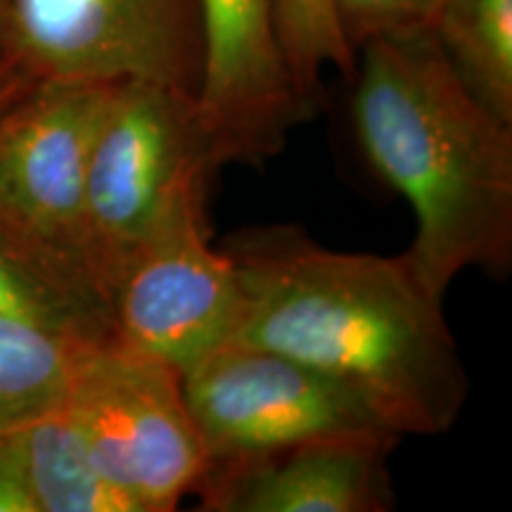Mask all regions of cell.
Listing matches in <instances>:
<instances>
[{"label":"cell","mask_w":512,"mask_h":512,"mask_svg":"<svg viewBox=\"0 0 512 512\" xmlns=\"http://www.w3.org/2000/svg\"><path fill=\"white\" fill-rule=\"evenodd\" d=\"M242 287L233 342L316 368L366 399L392 430L444 434L467 399V375L434 297L406 256L339 252L292 223L223 242Z\"/></svg>","instance_id":"obj_1"},{"label":"cell","mask_w":512,"mask_h":512,"mask_svg":"<svg viewBox=\"0 0 512 512\" xmlns=\"http://www.w3.org/2000/svg\"><path fill=\"white\" fill-rule=\"evenodd\" d=\"M356 53V136L411 204L418 230L403 256L420 283L444 299L467 268L508 273L512 124L467 91L432 31L370 38Z\"/></svg>","instance_id":"obj_2"},{"label":"cell","mask_w":512,"mask_h":512,"mask_svg":"<svg viewBox=\"0 0 512 512\" xmlns=\"http://www.w3.org/2000/svg\"><path fill=\"white\" fill-rule=\"evenodd\" d=\"M221 166L195 93L150 81L114 83L88 162L81 233L83 268L102 304L110 275L176 209L207 200Z\"/></svg>","instance_id":"obj_3"},{"label":"cell","mask_w":512,"mask_h":512,"mask_svg":"<svg viewBox=\"0 0 512 512\" xmlns=\"http://www.w3.org/2000/svg\"><path fill=\"white\" fill-rule=\"evenodd\" d=\"M64 406L79 422L102 475L133 512H169L211 460L183 394L181 373L114 342L76 356Z\"/></svg>","instance_id":"obj_4"},{"label":"cell","mask_w":512,"mask_h":512,"mask_svg":"<svg viewBox=\"0 0 512 512\" xmlns=\"http://www.w3.org/2000/svg\"><path fill=\"white\" fill-rule=\"evenodd\" d=\"M181 380L211 463L328 439L399 441L347 384L261 347L223 344Z\"/></svg>","instance_id":"obj_5"},{"label":"cell","mask_w":512,"mask_h":512,"mask_svg":"<svg viewBox=\"0 0 512 512\" xmlns=\"http://www.w3.org/2000/svg\"><path fill=\"white\" fill-rule=\"evenodd\" d=\"M0 55L34 81H150L195 93L197 0H0Z\"/></svg>","instance_id":"obj_6"},{"label":"cell","mask_w":512,"mask_h":512,"mask_svg":"<svg viewBox=\"0 0 512 512\" xmlns=\"http://www.w3.org/2000/svg\"><path fill=\"white\" fill-rule=\"evenodd\" d=\"M242 304L233 261L209 242L207 200H195L164 219L110 275L107 342L183 375L233 342Z\"/></svg>","instance_id":"obj_7"},{"label":"cell","mask_w":512,"mask_h":512,"mask_svg":"<svg viewBox=\"0 0 512 512\" xmlns=\"http://www.w3.org/2000/svg\"><path fill=\"white\" fill-rule=\"evenodd\" d=\"M112 88L114 83L36 81L0 117V226L88 283L81 259L83 200Z\"/></svg>","instance_id":"obj_8"},{"label":"cell","mask_w":512,"mask_h":512,"mask_svg":"<svg viewBox=\"0 0 512 512\" xmlns=\"http://www.w3.org/2000/svg\"><path fill=\"white\" fill-rule=\"evenodd\" d=\"M197 12V107L223 162H266L313 110L287 67L273 0H197Z\"/></svg>","instance_id":"obj_9"},{"label":"cell","mask_w":512,"mask_h":512,"mask_svg":"<svg viewBox=\"0 0 512 512\" xmlns=\"http://www.w3.org/2000/svg\"><path fill=\"white\" fill-rule=\"evenodd\" d=\"M394 446L328 439L211 463L195 494L219 512H382L392 508L384 458Z\"/></svg>","instance_id":"obj_10"},{"label":"cell","mask_w":512,"mask_h":512,"mask_svg":"<svg viewBox=\"0 0 512 512\" xmlns=\"http://www.w3.org/2000/svg\"><path fill=\"white\" fill-rule=\"evenodd\" d=\"M0 318L38 325L81 342H107L100 294L74 268L0 226Z\"/></svg>","instance_id":"obj_11"},{"label":"cell","mask_w":512,"mask_h":512,"mask_svg":"<svg viewBox=\"0 0 512 512\" xmlns=\"http://www.w3.org/2000/svg\"><path fill=\"white\" fill-rule=\"evenodd\" d=\"M15 441L38 512H133L102 475L64 401L17 427Z\"/></svg>","instance_id":"obj_12"},{"label":"cell","mask_w":512,"mask_h":512,"mask_svg":"<svg viewBox=\"0 0 512 512\" xmlns=\"http://www.w3.org/2000/svg\"><path fill=\"white\" fill-rule=\"evenodd\" d=\"M432 34L467 91L512 124V0H439Z\"/></svg>","instance_id":"obj_13"},{"label":"cell","mask_w":512,"mask_h":512,"mask_svg":"<svg viewBox=\"0 0 512 512\" xmlns=\"http://www.w3.org/2000/svg\"><path fill=\"white\" fill-rule=\"evenodd\" d=\"M86 344L91 342L0 318V434L60 406Z\"/></svg>","instance_id":"obj_14"},{"label":"cell","mask_w":512,"mask_h":512,"mask_svg":"<svg viewBox=\"0 0 512 512\" xmlns=\"http://www.w3.org/2000/svg\"><path fill=\"white\" fill-rule=\"evenodd\" d=\"M280 46L294 86L313 107L325 67L354 74L356 50L339 29L332 0H273Z\"/></svg>","instance_id":"obj_15"},{"label":"cell","mask_w":512,"mask_h":512,"mask_svg":"<svg viewBox=\"0 0 512 512\" xmlns=\"http://www.w3.org/2000/svg\"><path fill=\"white\" fill-rule=\"evenodd\" d=\"M339 29L351 48L370 38L432 31L439 0H332Z\"/></svg>","instance_id":"obj_16"},{"label":"cell","mask_w":512,"mask_h":512,"mask_svg":"<svg viewBox=\"0 0 512 512\" xmlns=\"http://www.w3.org/2000/svg\"><path fill=\"white\" fill-rule=\"evenodd\" d=\"M0 512H38L19 458L15 430L0 434Z\"/></svg>","instance_id":"obj_17"},{"label":"cell","mask_w":512,"mask_h":512,"mask_svg":"<svg viewBox=\"0 0 512 512\" xmlns=\"http://www.w3.org/2000/svg\"><path fill=\"white\" fill-rule=\"evenodd\" d=\"M34 79L10 57L0 55V117L10 110L24 93L34 86Z\"/></svg>","instance_id":"obj_18"}]
</instances>
